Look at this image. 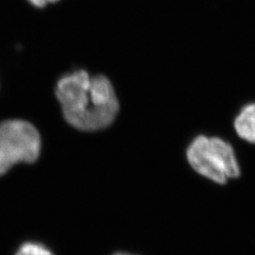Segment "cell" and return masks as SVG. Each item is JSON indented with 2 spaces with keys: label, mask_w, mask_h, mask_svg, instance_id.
<instances>
[{
  "label": "cell",
  "mask_w": 255,
  "mask_h": 255,
  "mask_svg": "<svg viewBox=\"0 0 255 255\" xmlns=\"http://www.w3.org/2000/svg\"><path fill=\"white\" fill-rule=\"evenodd\" d=\"M56 97L65 120L80 130L95 131L110 126L119 103L108 78L90 76L84 70L67 74L57 82Z\"/></svg>",
  "instance_id": "1"
},
{
  "label": "cell",
  "mask_w": 255,
  "mask_h": 255,
  "mask_svg": "<svg viewBox=\"0 0 255 255\" xmlns=\"http://www.w3.org/2000/svg\"><path fill=\"white\" fill-rule=\"evenodd\" d=\"M186 157L196 172L219 184L240 175L233 146L220 138H195L187 148Z\"/></svg>",
  "instance_id": "2"
},
{
  "label": "cell",
  "mask_w": 255,
  "mask_h": 255,
  "mask_svg": "<svg viewBox=\"0 0 255 255\" xmlns=\"http://www.w3.org/2000/svg\"><path fill=\"white\" fill-rule=\"evenodd\" d=\"M41 151V137L36 128L25 120L0 123V176L19 163L31 164Z\"/></svg>",
  "instance_id": "3"
},
{
  "label": "cell",
  "mask_w": 255,
  "mask_h": 255,
  "mask_svg": "<svg viewBox=\"0 0 255 255\" xmlns=\"http://www.w3.org/2000/svg\"><path fill=\"white\" fill-rule=\"evenodd\" d=\"M235 128L238 136L255 144V103L242 109L236 119Z\"/></svg>",
  "instance_id": "4"
},
{
  "label": "cell",
  "mask_w": 255,
  "mask_h": 255,
  "mask_svg": "<svg viewBox=\"0 0 255 255\" xmlns=\"http://www.w3.org/2000/svg\"><path fill=\"white\" fill-rule=\"evenodd\" d=\"M14 255H55L53 252L42 243L26 242L19 247Z\"/></svg>",
  "instance_id": "5"
},
{
  "label": "cell",
  "mask_w": 255,
  "mask_h": 255,
  "mask_svg": "<svg viewBox=\"0 0 255 255\" xmlns=\"http://www.w3.org/2000/svg\"><path fill=\"white\" fill-rule=\"evenodd\" d=\"M59 0H28V2H30L33 6H35L37 8H43L46 5L50 4V3H55Z\"/></svg>",
  "instance_id": "6"
},
{
  "label": "cell",
  "mask_w": 255,
  "mask_h": 255,
  "mask_svg": "<svg viewBox=\"0 0 255 255\" xmlns=\"http://www.w3.org/2000/svg\"><path fill=\"white\" fill-rule=\"evenodd\" d=\"M113 255H131V254H128V253H116V254H114Z\"/></svg>",
  "instance_id": "7"
}]
</instances>
